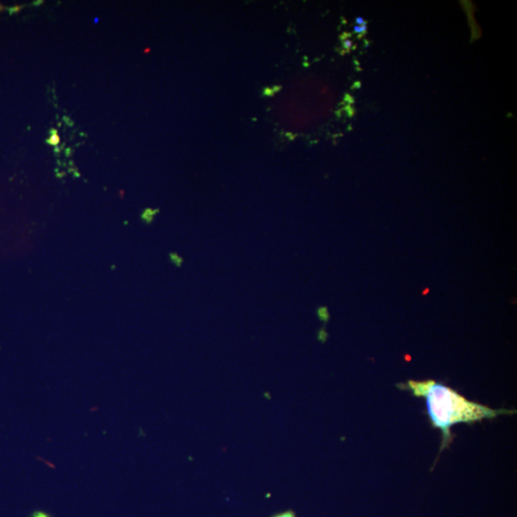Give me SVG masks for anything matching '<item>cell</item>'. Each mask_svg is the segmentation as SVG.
<instances>
[{
    "mask_svg": "<svg viewBox=\"0 0 517 517\" xmlns=\"http://www.w3.org/2000/svg\"><path fill=\"white\" fill-rule=\"evenodd\" d=\"M406 389L416 397L426 399L428 416L433 427L443 433L441 450L453 441L450 428L457 424H474L498 416L512 415L515 411L493 409L472 402L453 388H449L436 380H409Z\"/></svg>",
    "mask_w": 517,
    "mask_h": 517,
    "instance_id": "cell-1",
    "label": "cell"
},
{
    "mask_svg": "<svg viewBox=\"0 0 517 517\" xmlns=\"http://www.w3.org/2000/svg\"><path fill=\"white\" fill-rule=\"evenodd\" d=\"M318 313H319L320 319L321 321H329L330 315H329V311H328L327 308H325V307L321 308L319 310Z\"/></svg>",
    "mask_w": 517,
    "mask_h": 517,
    "instance_id": "cell-2",
    "label": "cell"
},
{
    "mask_svg": "<svg viewBox=\"0 0 517 517\" xmlns=\"http://www.w3.org/2000/svg\"><path fill=\"white\" fill-rule=\"evenodd\" d=\"M156 213L157 212H153L152 210H147L143 214L142 218L144 219V221H146L148 224H149L153 221V215Z\"/></svg>",
    "mask_w": 517,
    "mask_h": 517,
    "instance_id": "cell-3",
    "label": "cell"
},
{
    "mask_svg": "<svg viewBox=\"0 0 517 517\" xmlns=\"http://www.w3.org/2000/svg\"><path fill=\"white\" fill-rule=\"evenodd\" d=\"M354 32L356 33V34L363 36L367 33V25H357L354 28Z\"/></svg>",
    "mask_w": 517,
    "mask_h": 517,
    "instance_id": "cell-4",
    "label": "cell"
},
{
    "mask_svg": "<svg viewBox=\"0 0 517 517\" xmlns=\"http://www.w3.org/2000/svg\"><path fill=\"white\" fill-rule=\"evenodd\" d=\"M170 258L177 266H181L183 260L177 254H170Z\"/></svg>",
    "mask_w": 517,
    "mask_h": 517,
    "instance_id": "cell-5",
    "label": "cell"
},
{
    "mask_svg": "<svg viewBox=\"0 0 517 517\" xmlns=\"http://www.w3.org/2000/svg\"><path fill=\"white\" fill-rule=\"evenodd\" d=\"M352 46H353V42H352V41L346 40V41L343 42V48H344L345 50H348V52H349V50H351V49H352Z\"/></svg>",
    "mask_w": 517,
    "mask_h": 517,
    "instance_id": "cell-6",
    "label": "cell"
},
{
    "mask_svg": "<svg viewBox=\"0 0 517 517\" xmlns=\"http://www.w3.org/2000/svg\"><path fill=\"white\" fill-rule=\"evenodd\" d=\"M275 517H295V515L292 512H287L281 513Z\"/></svg>",
    "mask_w": 517,
    "mask_h": 517,
    "instance_id": "cell-7",
    "label": "cell"
},
{
    "mask_svg": "<svg viewBox=\"0 0 517 517\" xmlns=\"http://www.w3.org/2000/svg\"><path fill=\"white\" fill-rule=\"evenodd\" d=\"M32 517H50V515L45 512H37L34 514H33Z\"/></svg>",
    "mask_w": 517,
    "mask_h": 517,
    "instance_id": "cell-8",
    "label": "cell"
},
{
    "mask_svg": "<svg viewBox=\"0 0 517 517\" xmlns=\"http://www.w3.org/2000/svg\"><path fill=\"white\" fill-rule=\"evenodd\" d=\"M356 23L358 25H367V24H369L362 18H357Z\"/></svg>",
    "mask_w": 517,
    "mask_h": 517,
    "instance_id": "cell-9",
    "label": "cell"
}]
</instances>
